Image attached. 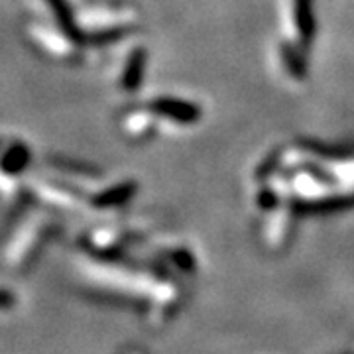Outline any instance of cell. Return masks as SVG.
<instances>
[{"label":"cell","instance_id":"cell-6","mask_svg":"<svg viewBox=\"0 0 354 354\" xmlns=\"http://www.w3.org/2000/svg\"><path fill=\"white\" fill-rule=\"evenodd\" d=\"M142 69H144V51H136L134 57L124 67V73H122L124 88H136V83H138L140 75H142Z\"/></svg>","mask_w":354,"mask_h":354},{"label":"cell","instance_id":"cell-4","mask_svg":"<svg viewBox=\"0 0 354 354\" xmlns=\"http://www.w3.org/2000/svg\"><path fill=\"white\" fill-rule=\"evenodd\" d=\"M311 0H290V10H288V24L291 26V36L299 38V44H307L311 38Z\"/></svg>","mask_w":354,"mask_h":354},{"label":"cell","instance_id":"cell-3","mask_svg":"<svg viewBox=\"0 0 354 354\" xmlns=\"http://www.w3.org/2000/svg\"><path fill=\"white\" fill-rule=\"evenodd\" d=\"M152 111L167 120L179 122V124H191V122L199 120V114H201L195 104L179 101V99H156L152 101Z\"/></svg>","mask_w":354,"mask_h":354},{"label":"cell","instance_id":"cell-2","mask_svg":"<svg viewBox=\"0 0 354 354\" xmlns=\"http://www.w3.org/2000/svg\"><path fill=\"white\" fill-rule=\"evenodd\" d=\"M290 189L295 197L309 203L325 201V199L335 197V191L329 181L325 177L311 174V171H299L291 177Z\"/></svg>","mask_w":354,"mask_h":354},{"label":"cell","instance_id":"cell-7","mask_svg":"<svg viewBox=\"0 0 354 354\" xmlns=\"http://www.w3.org/2000/svg\"><path fill=\"white\" fill-rule=\"evenodd\" d=\"M28 162V150L22 144H16L12 148H8L4 153V171H12L18 174Z\"/></svg>","mask_w":354,"mask_h":354},{"label":"cell","instance_id":"cell-5","mask_svg":"<svg viewBox=\"0 0 354 354\" xmlns=\"http://www.w3.org/2000/svg\"><path fill=\"white\" fill-rule=\"evenodd\" d=\"M156 116L152 109H146V111H132L124 116V132L128 136H134V138H146L148 134H152L153 128H156Z\"/></svg>","mask_w":354,"mask_h":354},{"label":"cell","instance_id":"cell-1","mask_svg":"<svg viewBox=\"0 0 354 354\" xmlns=\"http://www.w3.org/2000/svg\"><path fill=\"white\" fill-rule=\"evenodd\" d=\"M81 26L95 32V34H114L118 28H124L132 20L127 10H118V8H95V10H85L79 18Z\"/></svg>","mask_w":354,"mask_h":354}]
</instances>
